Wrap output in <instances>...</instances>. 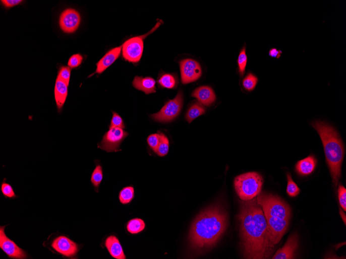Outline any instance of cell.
<instances>
[{"label": "cell", "instance_id": "obj_1", "mask_svg": "<svg viewBox=\"0 0 346 259\" xmlns=\"http://www.w3.org/2000/svg\"><path fill=\"white\" fill-rule=\"evenodd\" d=\"M238 218L244 257L254 259L270 257L274 247L263 211L257 199L241 202Z\"/></svg>", "mask_w": 346, "mask_h": 259}, {"label": "cell", "instance_id": "obj_2", "mask_svg": "<svg viewBox=\"0 0 346 259\" xmlns=\"http://www.w3.org/2000/svg\"><path fill=\"white\" fill-rule=\"evenodd\" d=\"M227 225L226 212L219 205L202 211L192 223L189 240L192 248L202 250L213 247L224 233Z\"/></svg>", "mask_w": 346, "mask_h": 259}, {"label": "cell", "instance_id": "obj_3", "mask_svg": "<svg viewBox=\"0 0 346 259\" xmlns=\"http://www.w3.org/2000/svg\"><path fill=\"white\" fill-rule=\"evenodd\" d=\"M256 199L263 211L271 243L275 247L289 227L291 209L283 200L272 194L262 193Z\"/></svg>", "mask_w": 346, "mask_h": 259}, {"label": "cell", "instance_id": "obj_4", "mask_svg": "<svg viewBox=\"0 0 346 259\" xmlns=\"http://www.w3.org/2000/svg\"><path fill=\"white\" fill-rule=\"evenodd\" d=\"M312 125L322 140L326 162L329 166L333 183L336 187L341 177L344 153L343 144L335 129L327 123L316 121L312 123Z\"/></svg>", "mask_w": 346, "mask_h": 259}, {"label": "cell", "instance_id": "obj_5", "mask_svg": "<svg viewBox=\"0 0 346 259\" xmlns=\"http://www.w3.org/2000/svg\"><path fill=\"white\" fill-rule=\"evenodd\" d=\"M263 179L258 173L250 172L237 177L234 181L237 194L243 201L251 200L261 192Z\"/></svg>", "mask_w": 346, "mask_h": 259}, {"label": "cell", "instance_id": "obj_6", "mask_svg": "<svg viewBox=\"0 0 346 259\" xmlns=\"http://www.w3.org/2000/svg\"><path fill=\"white\" fill-rule=\"evenodd\" d=\"M183 105V95L180 91L177 97L167 102L159 112L151 115L155 121L166 123L175 120L180 115Z\"/></svg>", "mask_w": 346, "mask_h": 259}, {"label": "cell", "instance_id": "obj_7", "mask_svg": "<svg viewBox=\"0 0 346 259\" xmlns=\"http://www.w3.org/2000/svg\"><path fill=\"white\" fill-rule=\"evenodd\" d=\"M128 136V133L124 129L119 127L109 128L101 142L98 144V147L107 152L121 151V144Z\"/></svg>", "mask_w": 346, "mask_h": 259}, {"label": "cell", "instance_id": "obj_8", "mask_svg": "<svg viewBox=\"0 0 346 259\" xmlns=\"http://www.w3.org/2000/svg\"><path fill=\"white\" fill-rule=\"evenodd\" d=\"M143 49L144 43L141 37L131 38L123 45V57L130 62L137 63L141 59Z\"/></svg>", "mask_w": 346, "mask_h": 259}, {"label": "cell", "instance_id": "obj_9", "mask_svg": "<svg viewBox=\"0 0 346 259\" xmlns=\"http://www.w3.org/2000/svg\"><path fill=\"white\" fill-rule=\"evenodd\" d=\"M180 69L182 83L184 84L198 80L202 75V68L196 61L190 59L180 62Z\"/></svg>", "mask_w": 346, "mask_h": 259}, {"label": "cell", "instance_id": "obj_10", "mask_svg": "<svg viewBox=\"0 0 346 259\" xmlns=\"http://www.w3.org/2000/svg\"><path fill=\"white\" fill-rule=\"evenodd\" d=\"M6 226L0 227V248L10 257L16 259H24L28 257L27 253L19 247L5 233Z\"/></svg>", "mask_w": 346, "mask_h": 259}, {"label": "cell", "instance_id": "obj_11", "mask_svg": "<svg viewBox=\"0 0 346 259\" xmlns=\"http://www.w3.org/2000/svg\"><path fill=\"white\" fill-rule=\"evenodd\" d=\"M51 246L57 253L68 257L75 256L79 251L78 244L66 236L56 237Z\"/></svg>", "mask_w": 346, "mask_h": 259}, {"label": "cell", "instance_id": "obj_12", "mask_svg": "<svg viewBox=\"0 0 346 259\" xmlns=\"http://www.w3.org/2000/svg\"><path fill=\"white\" fill-rule=\"evenodd\" d=\"M81 22L80 14L72 9L65 10L60 16V25L66 33H73L78 29Z\"/></svg>", "mask_w": 346, "mask_h": 259}, {"label": "cell", "instance_id": "obj_13", "mask_svg": "<svg viewBox=\"0 0 346 259\" xmlns=\"http://www.w3.org/2000/svg\"><path fill=\"white\" fill-rule=\"evenodd\" d=\"M299 246V235L297 233L292 234L287 239L284 245L279 249L273 256V259H292L295 258V254Z\"/></svg>", "mask_w": 346, "mask_h": 259}, {"label": "cell", "instance_id": "obj_14", "mask_svg": "<svg viewBox=\"0 0 346 259\" xmlns=\"http://www.w3.org/2000/svg\"><path fill=\"white\" fill-rule=\"evenodd\" d=\"M192 97L196 98L201 104L209 106L216 101V96L212 88L208 86L200 87L196 89Z\"/></svg>", "mask_w": 346, "mask_h": 259}, {"label": "cell", "instance_id": "obj_15", "mask_svg": "<svg viewBox=\"0 0 346 259\" xmlns=\"http://www.w3.org/2000/svg\"><path fill=\"white\" fill-rule=\"evenodd\" d=\"M122 47L114 48L109 51L97 64L95 73L101 74L119 58Z\"/></svg>", "mask_w": 346, "mask_h": 259}, {"label": "cell", "instance_id": "obj_16", "mask_svg": "<svg viewBox=\"0 0 346 259\" xmlns=\"http://www.w3.org/2000/svg\"><path fill=\"white\" fill-rule=\"evenodd\" d=\"M105 246L110 255L117 259H126L122 246L119 238L114 235L108 236L105 240Z\"/></svg>", "mask_w": 346, "mask_h": 259}, {"label": "cell", "instance_id": "obj_17", "mask_svg": "<svg viewBox=\"0 0 346 259\" xmlns=\"http://www.w3.org/2000/svg\"><path fill=\"white\" fill-rule=\"evenodd\" d=\"M68 95V85L63 80L56 78L54 86V99L59 112L65 105Z\"/></svg>", "mask_w": 346, "mask_h": 259}, {"label": "cell", "instance_id": "obj_18", "mask_svg": "<svg viewBox=\"0 0 346 259\" xmlns=\"http://www.w3.org/2000/svg\"><path fill=\"white\" fill-rule=\"evenodd\" d=\"M317 163V160L316 158L313 155H310L297 163L296 171L301 176H309L315 171Z\"/></svg>", "mask_w": 346, "mask_h": 259}, {"label": "cell", "instance_id": "obj_19", "mask_svg": "<svg viewBox=\"0 0 346 259\" xmlns=\"http://www.w3.org/2000/svg\"><path fill=\"white\" fill-rule=\"evenodd\" d=\"M132 84L134 88L144 92L146 95L154 94L156 91V81L151 77L136 76Z\"/></svg>", "mask_w": 346, "mask_h": 259}, {"label": "cell", "instance_id": "obj_20", "mask_svg": "<svg viewBox=\"0 0 346 259\" xmlns=\"http://www.w3.org/2000/svg\"><path fill=\"white\" fill-rule=\"evenodd\" d=\"M205 113V108L203 105L200 103H195L188 110L186 119L190 123L198 117L204 115Z\"/></svg>", "mask_w": 346, "mask_h": 259}, {"label": "cell", "instance_id": "obj_21", "mask_svg": "<svg viewBox=\"0 0 346 259\" xmlns=\"http://www.w3.org/2000/svg\"><path fill=\"white\" fill-rule=\"evenodd\" d=\"M145 223L143 220L140 218H134L130 220L127 225L128 231L133 234H138L145 228Z\"/></svg>", "mask_w": 346, "mask_h": 259}, {"label": "cell", "instance_id": "obj_22", "mask_svg": "<svg viewBox=\"0 0 346 259\" xmlns=\"http://www.w3.org/2000/svg\"><path fill=\"white\" fill-rule=\"evenodd\" d=\"M103 178V173L102 166L100 164H98L96 165L95 168L93 170L91 178V182L93 186L97 192H98Z\"/></svg>", "mask_w": 346, "mask_h": 259}, {"label": "cell", "instance_id": "obj_23", "mask_svg": "<svg viewBox=\"0 0 346 259\" xmlns=\"http://www.w3.org/2000/svg\"><path fill=\"white\" fill-rule=\"evenodd\" d=\"M158 83L162 88L171 89L176 87L177 80L171 74L166 73L160 78Z\"/></svg>", "mask_w": 346, "mask_h": 259}, {"label": "cell", "instance_id": "obj_24", "mask_svg": "<svg viewBox=\"0 0 346 259\" xmlns=\"http://www.w3.org/2000/svg\"><path fill=\"white\" fill-rule=\"evenodd\" d=\"M258 82V78L252 72L247 73V76L243 80L242 84L244 88L248 92H252L255 90Z\"/></svg>", "mask_w": 346, "mask_h": 259}, {"label": "cell", "instance_id": "obj_25", "mask_svg": "<svg viewBox=\"0 0 346 259\" xmlns=\"http://www.w3.org/2000/svg\"><path fill=\"white\" fill-rule=\"evenodd\" d=\"M247 61L248 58L246 54V45L245 44L241 49L237 61L239 72L241 77H243L244 75Z\"/></svg>", "mask_w": 346, "mask_h": 259}, {"label": "cell", "instance_id": "obj_26", "mask_svg": "<svg viewBox=\"0 0 346 259\" xmlns=\"http://www.w3.org/2000/svg\"><path fill=\"white\" fill-rule=\"evenodd\" d=\"M134 197V190L132 187L124 188L120 193L119 199L123 205H128Z\"/></svg>", "mask_w": 346, "mask_h": 259}, {"label": "cell", "instance_id": "obj_27", "mask_svg": "<svg viewBox=\"0 0 346 259\" xmlns=\"http://www.w3.org/2000/svg\"><path fill=\"white\" fill-rule=\"evenodd\" d=\"M160 140L156 153L160 157L166 156L169 151V141L163 133H160Z\"/></svg>", "mask_w": 346, "mask_h": 259}, {"label": "cell", "instance_id": "obj_28", "mask_svg": "<svg viewBox=\"0 0 346 259\" xmlns=\"http://www.w3.org/2000/svg\"><path fill=\"white\" fill-rule=\"evenodd\" d=\"M286 177L287 180L286 193L290 197H296L300 194V190L296 183L293 181L290 173H287Z\"/></svg>", "mask_w": 346, "mask_h": 259}, {"label": "cell", "instance_id": "obj_29", "mask_svg": "<svg viewBox=\"0 0 346 259\" xmlns=\"http://www.w3.org/2000/svg\"><path fill=\"white\" fill-rule=\"evenodd\" d=\"M1 191L6 198L15 199L17 197L11 185L6 182V179L1 184Z\"/></svg>", "mask_w": 346, "mask_h": 259}, {"label": "cell", "instance_id": "obj_30", "mask_svg": "<svg viewBox=\"0 0 346 259\" xmlns=\"http://www.w3.org/2000/svg\"><path fill=\"white\" fill-rule=\"evenodd\" d=\"M71 69L67 66H62L57 73L56 78L60 79L69 85L71 77Z\"/></svg>", "mask_w": 346, "mask_h": 259}, {"label": "cell", "instance_id": "obj_31", "mask_svg": "<svg viewBox=\"0 0 346 259\" xmlns=\"http://www.w3.org/2000/svg\"><path fill=\"white\" fill-rule=\"evenodd\" d=\"M119 127L125 129L126 126L122 118L117 113L112 112V117L109 128Z\"/></svg>", "mask_w": 346, "mask_h": 259}, {"label": "cell", "instance_id": "obj_32", "mask_svg": "<svg viewBox=\"0 0 346 259\" xmlns=\"http://www.w3.org/2000/svg\"><path fill=\"white\" fill-rule=\"evenodd\" d=\"M160 140V134L150 135L147 138V143L151 149L155 153Z\"/></svg>", "mask_w": 346, "mask_h": 259}, {"label": "cell", "instance_id": "obj_33", "mask_svg": "<svg viewBox=\"0 0 346 259\" xmlns=\"http://www.w3.org/2000/svg\"><path fill=\"white\" fill-rule=\"evenodd\" d=\"M83 58L80 54H75L72 55L69 60L68 65L71 68H75L79 67L82 64Z\"/></svg>", "mask_w": 346, "mask_h": 259}, {"label": "cell", "instance_id": "obj_34", "mask_svg": "<svg viewBox=\"0 0 346 259\" xmlns=\"http://www.w3.org/2000/svg\"><path fill=\"white\" fill-rule=\"evenodd\" d=\"M338 195L339 204L343 210L346 211V190L342 186L339 185L338 190Z\"/></svg>", "mask_w": 346, "mask_h": 259}, {"label": "cell", "instance_id": "obj_35", "mask_svg": "<svg viewBox=\"0 0 346 259\" xmlns=\"http://www.w3.org/2000/svg\"><path fill=\"white\" fill-rule=\"evenodd\" d=\"M1 2L3 5L7 8H11L19 5H20L23 2L22 0H2Z\"/></svg>", "mask_w": 346, "mask_h": 259}, {"label": "cell", "instance_id": "obj_36", "mask_svg": "<svg viewBox=\"0 0 346 259\" xmlns=\"http://www.w3.org/2000/svg\"><path fill=\"white\" fill-rule=\"evenodd\" d=\"M282 53L281 50H278L276 48H272L269 51L268 55L271 57L278 59L281 57Z\"/></svg>", "mask_w": 346, "mask_h": 259}, {"label": "cell", "instance_id": "obj_37", "mask_svg": "<svg viewBox=\"0 0 346 259\" xmlns=\"http://www.w3.org/2000/svg\"><path fill=\"white\" fill-rule=\"evenodd\" d=\"M339 212H340V216H341V218H342V219L344 222V224L345 225V215L343 212L342 210L341 209H339Z\"/></svg>", "mask_w": 346, "mask_h": 259}]
</instances>
